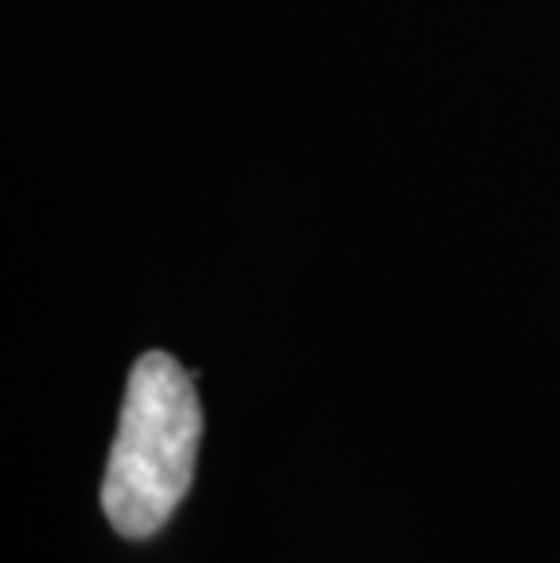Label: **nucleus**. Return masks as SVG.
Instances as JSON below:
<instances>
[{"label":"nucleus","instance_id":"f257e3e1","mask_svg":"<svg viewBox=\"0 0 560 563\" xmlns=\"http://www.w3.org/2000/svg\"><path fill=\"white\" fill-rule=\"evenodd\" d=\"M200 429L194 375L161 350L139 356L102 481V509L117 534L142 542L172 520L194 484Z\"/></svg>","mask_w":560,"mask_h":563}]
</instances>
